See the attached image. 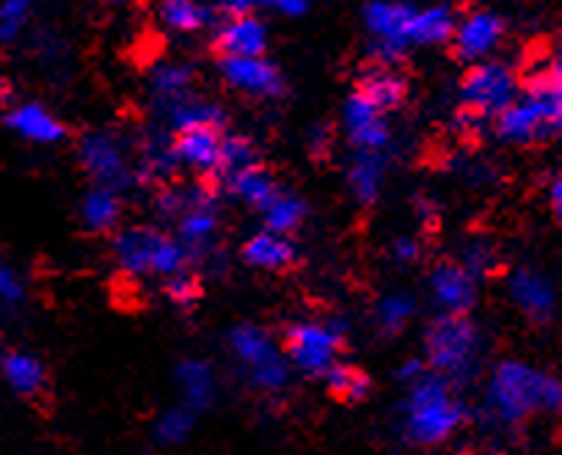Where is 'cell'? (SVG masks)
<instances>
[{"label": "cell", "mask_w": 562, "mask_h": 455, "mask_svg": "<svg viewBox=\"0 0 562 455\" xmlns=\"http://www.w3.org/2000/svg\"><path fill=\"white\" fill-rule=\"evenodd\" d=\"M461 422V406L450 398V389L439 378H422L414 384L408 403V436L416 444H439Z\"/></svg>", "instance_id": "1"}, {"label": "cell", "mask_w": 562, "mask_h": 455, "mask_svg": "<svg viewBox=\"0 0 562 455\" xmlns=\"http://www.w3.org/2000/svg\"><path fill=\"white\" fill-rule=\"evenodd\" d=\"M549 398L554 406L560 400V389L549 381V376H540L524 365H502L496 373L494 400L507 420H521L535 409H543L549 406Z\"/></svg>", "instance_id": "2"}, {"label": "cell", "mask_w": 562, "mask_h": 455, "mask_svg": "<svg viewBox=\"0 0 562 455\" xmlns=\"http://www.w3.org/2000/svg\"><path fill=\"white\" fill-rule=\"evenodd\" d=\"M463 111L472 113L474 119L502 113L507 106H513L518 97V80L510 67L499 62H483L467 69L461 80Z\"/></svg>", "instance_id": "3"}, {"label": "cell", "mask_w": 562, "mask_h": 455, "mask_svg": "<svg viewBox=\"0 0 562 455\" xmlns=\"http://www.w3.org/2000/svg\"><path fill=\"white\" fill-rule=\"evenodd\" d=\"M425 351L439 373H461L477 351V329L463 315H441L425 332Z\"/></svg>", "instance_id": "4"}, {"label": "cell", "mask_w": 562, "mask_h": 455, "mask_svg": "<svg viewBox=\"0 0 562 455\" xmlns=\"http://www.w3.org/2000/svg\"><path fill=\"white\" fill-rule=\"evenodd\" d=\"M560 130V102L516 97L513 106L496 113V133L516 144L543 141Z\"/></svg>", "instance_id": "5"}, {"label": "cell", "mask_w": 562, "mask_h": 455, "mask_svg": "<svg viewBox=\"0 0 562 455\" xmlns=\"http://www.w3.org/2000/svg\"><path fill=\"white\" fill-rule=\"evenodd\" d=\"M284 348L290 359L310 376H326L328 367L334 365V356L342 348V334L334 326H293L284 334Z\"/></svg>", "instance_id": "6"}, {"label": "cell", "mask_w": 562, "mask_h": 455, "mask_svg": "<svg viewBox=\"0 0 562 455\" xmlns=\"http://www.w3.org/2000/svg\"><path fill=\"white\" fill-rule=\"evenodd\" d=\"M505 34V20L494 12H472L450 40V53L458 62H474L494 51Z\"/></svg>", "instance_id": "7"}, {"label": "cell", "mask_w": 562, "mask_h": 455, "mask_svg": "<svg viewBox=\"0 0 562 455\" xmlns=\"http://www.w3.org/2000/svg\"><path fill=\"white\" fill-rule=\"evenodd\" d=\"M226 84L235 89L248 91L254 97H281L284 95V78L279 67L268 58H218Z\"/></svg>", "instance_id": "8"}, {"label": "cell", "mask_w": 562, "mask_h": 455, "mask_svg": "<svg viewBox=\"0 0 562 455\" xmlns=\"http://www.w3.org/2000/svg\"><path fill=\"white\" fill-rule=\"evenodd\" d=\"M265 51H268V31L254 14L229 18V23L213 40V53L218 58H262Z\"/></svg>", "instance_id": "9"}, {"label": "cell", "mask_w": 562, "mask_h": 455, "mask_svg": "<svg viewBox=\"0 0 562 455\" xmlns=\"http://www.w3.org/2000/svg\"><path fill=\"white\" fill-rule=\"evenodd\" d=\"M356 95L370 102L378 113H386L403 108L408 100V80L386 64H372L356 80Z\"/></svg>", "instance_id": "10"}, {"label": "cell", "mask_w": 562, "mask_h": 455, "mask_svg": "<svg viewBox=\"0 0 562 455\" xmlns=\"http://www.w3.org/2000/svg\"><path fill=\"white\" fill-rule=\"evenodd\" d=\"M221 144H224L221 130H213V127L180 130L175 138V146H171V158L193 166V169H199L202 175L218 177Z\"/></svg>", "instance_id": "11"}, {"label": "cell", "mask_w": 562, "mask_h": 455, "mask_svg": "<svg viewBox=\"0 0 562 455\" xmlns=\"http://www.w3.org/2000/svg\"><path fill=\"white\" fill-rule=\"evenodd\" d=\"M434 290L439 296V301L445 303L447 315H469V310L477 301V285H474L472 270L463 268V265L445 263L436 265L434 270Z\"/></svg>", "instance_id": "12"}, {"label": "cell", "mask_w": 562, "mask_h": 455, "mask_svg": "<svg viewBox=\"0 0 562 455\" xmlns=\"http://www.w3.org/2000/svg\"><path fill=\"white\" fill-rule=\"evenodd\" d=\"M414 14V7H403V3H372L367 7V23H370L372 34L381 40V53L386 62L405 51L408 45V20Z\"/></svg>", "instance_id": "13"}, {"label": "cell", "mask_w": 562, "mask_h": 455, "mask_svg": "<svg viewBox=\"0 0 562 455\" xmlns=\"http://www.w3.org/2000/svg\"><path fill=\"white\" fill-rule=\"evenodd\" d=\"M164 232L149 230V226H133L116 237V257L127 274H153L155 246H158Z\"/></svg>", "instance_id": "14"}, {"label": "cell", "mask_w": 562, "mask_h": 455, "mask_svg": "<svg viewBox=\"0 0 562 455\" xmlns=\"http://www.w3.org/2000/svg\"><path fill=\"white\" fill-rule=\"evenodd\" d=\"M243 259L254 268L265 270H290L299 259L293 243L284 241V237H276L270 232H259L251 241L243 246Z\"/></svg>", "instance_id": "15"}, {"label": "cell", "mask_w": 562, "mask_h": 455, "mask_svg": "<svg viewBox=\"0 0 562 455\" xmlns=\"http://www.w3.org/2000/svg\"><path fill=\"white\" fill-rule=\"evenodd\" d=\"M226 182H229V188L243 199V202L251 204V208H257V210H262V213L270 208V202H273V199L281 193L279 182L273 180V175H270L262 164H254V166H248V169L237 171V175H232Z\"/></svg>", "instance_id": "16"}, {"label": "cell", "mask_w": 562, "mask_h": 455, "mask_svg": "<svg viewBox=\"0 0 562 455\" xmlns=\"http://www.w3.org/2000/svg\"><path fill=\"white\" fill-rule=\"evenodd\" d=\"M7 124L18 130L20 135H25V138L40 141V144H53V141L64 135V124L53 119L45 108L36 106V102H25V106L14 108L7 116Z\"/></svg>", "instance_id": "17"}, {"label": "cell", "mask_w": 562, "mask_h": 455, "mask_svg": "<svg viewBox=\"0 0 562 455\" xmlns=\"http://www.w3.org/2000/svg\"><path fill=\"white\" fill-rule=\"evenodd\" d=\"M456 14L447 7L425 9V12L411 14L408 20V45H436V42H450L456 34Z\"/></svg>", "instance_id": "18"}, {"label": "cell", "mask_w": 562, "mask_h": 455, "mask_svg": "<svg viewBox=\"0 0 562 455\" xmlns=\"http://www.w3.org/2000/svg\"><path fill=\"white\" fill-rule=\"evenodd\" d=\"M0 370H3V376H7V381L12 384L18 395L34 398V395L45 392V365L34 356L12 351V354L0 359Z\"/></svg>", "instance_id": "19"}, {"label": "cell", "mask_w": 562, "mask_h": 455, "mask_svg": "<svg viewBox=\"0 0 562 455\" xmlns=\"http://www.w3.org/2000/svg\"><path fill=\"white\" fill-rule=\"evenodd\" d=\"M326 387L328 395H331L337 403L350 406V403H359L370 395L372 389V378L361 370L359 365H345V362H334L326 373Z\"/></svg>", "instance_id": "20"}, {"label": "cell", "mask_w": 562, "mask_h": 455, "mask_svg": "<svg viewBox=\"0 0 562 455\" xmlns=\"http://www.w3.org/2000/svg\"><path fill=\"white\" fill-rule=\"evenodd\" d=\"M218 226L213 208H210L207 199H196V208L186 210L180 221V235H182V248H193V252H202L210 241H213V232Z\"/></svg>", "instance_id": "21"}, {"label": "cell", "mask_w": 562, "mask_h": 455, "mask_svg": "<svg viewBox=\"0 0 562 455\" xmlns=\"http://www.w3.org/2000/svg\"><path fill=\"white\" fill-rule=\"evenodd\" d=\"M306 219V204L301 202L293 193L281 191L279 197L270 202V208L265 210V221H268L270 235H290L301 226V221Z\"/></svg>", "instance_id": "22"}, {"label": "cell", "mask_w": 562, "mask_h": 455, "mask_svg": "<svg viewBox=\"0 0 562 455\" xmlns=\"http://www.w3.org/2000/svg\"><path fill=\"white\" fill-rule=\"evenodd\" d=\"M83 164L91 175L102 177L105 182L116 180L122 175V160H119V152L108 144L105 138H91L83 141Z\"/></svg>", "instance_id": "23"}, {"label": "cell", "mask_w": 562, "mask_h": 455, "mask_svg": "<svg viewBox=\"0 0 562 455\" xmlns=\"http://www.w3.org/2000/svg\"><path fill=\"white\" fill-rule=\"evenodd\" d=\"M259 164L257 160V146L246 135H229L221 144V164H218V177L229 180L237 171L248 169V166Z\"/></svg>", "instance_id": "24"}, {"label": "cell", "mask_w": 562, "mask_h": 455, "mask_svg": "<svg viewBox=\"0 0 562 455\" xmlns=\"http://www.w3.org/2000/svg\"><path fill=\"white\" fill-rule=\"evenodd\" d=\"M213 9L196 7V3H188V0H169L164 3V20L169 29L182 31V34H191V31L204 29V25L213 20Z\"/></svg>", "instance_id": "25"}, {"label": "cell", "mask_w": 562, "mask_h": 455, "mask_svg": "<svg viewBox=\"0 0 562 455\" xmlns=\"http://www.w3.org/2000/svg\"><path fill=\"white\" fill-rule=\"evenodd\" d=\"M83 213H86V224L91 230H111L119 219V199L111 188H100V191H91L89 199L83 204Z\"/></svg>", "instance_id": "26"}, {"label": "cell", "mask_w": 562, "mask_h": 455, "mask_svg": "<svg viewBox=\"0 0 562 455\" xmlns=\"http://www.w3.org/2000/svg\"><path fill=\"white\" fill-rule=\"evenodd\" d=\"M226 116L218 106H210V102H188L177 111V127L191 130V127H224Z\"/></svg>", "instance_id": "27"}, {"label": "cell", "mask_w": 562, "mask_h": 455, "mask_svg": "<svg viewBox=\"0 0 562 455\" xmlns=\"http://www.w3.org/2000/svg\"><path fill=\"white\" fill-rule=\"evenodd\" d=\"M378 177H381V169H378V160H372V158H359L356 169L350 171V182H353L356 193H359L364 202L375 199Z\"/></svg>", "instance_id": "28"}, {"label": "cell", "mask_w": 562, "mask_h": 455, "mask_svg": "<svg viewBox=\"0 0 562 455\" xmlns=\"http://www.w3.org/2000/svg\"><path fill=\"white\" fill-rule=\"evenodd\" d=\"M25 12H29V3H20V0H9L0 7V42H9L20 34Z\"/></svg>", "instance_id": "29"}, {"label": "cell", "mask_w": 562, "mask_h": 455, "mask_svg": "<svg viewBox=\"0 0 562 455\" xmlns=\"http://www.w3.org/2000/svg\"><path fill=\"white\" fill-rule=\"evenodd\" d=\"M516 292L518 298H521L524 303H527V310L535 312L540 307V310H549V290H546V285L540 279H532V276H521V279L516 281Z\"/></svg>", "instance_id": "30"}, {"label": "cell", "mask_w": 562, "mask_h": 455, "mask_svg": "<svg viewBox=\"0 0 562 455\" xmlns=\"http://www.w3.org/2000/svg\"><path fill=\"white\" fill-rule=\"evenodd\" d=\"M166 296L171 298L175 303H180V307H191V303H196V298L202 296V290H199V281L193 279V276H175V279H169V285H166Z\"/></svg>", "instance_id": "31"}, {"label": "cell", "mask_w": 562, "mask_h": 455, "mask_svg": "<svg viewBox=\"0 0 562 455\" xmlns=\"http://www.w3.org/2000/svg\"><path fill=\"white\" fill-rule=\"evenodd\" d=\"M350 138H353V144L361 146V149H381V146L389 141V127L383 124V119H378V122L353 130Z\"/></svg>", "instance_id": "32"}, {"label": "cell", "mask_w": 562, "mask_h": 455, "mask_svg": "<svg viewBox=\"0 0 562 455\" xmlns=\"http://www.w3.org/2000/svg\"><path fill=\"white\" fill-rule=\"evenodd\" d=\"M381 119V113L375 111V108L370 106L367 100H361L359 95H353L348 100V124H350V133L359 127H364V124H372Z\"/></svg>", "instance_id": "33"}, {"label": "cell", "mask_w": 562, "mask_h": 455, "mask_svg": "<svg viewBox=\"0 0 562 455\" xmlns=\"http://www.w3.org/2000/svg\"><path fill=\"white\" fill-rule=\"evenodd\" d=\"M23 298V287H20V279L7 268L0 265V307H14Z\"/></svg>", "instance_id": "34"}, {"label": "cell", "mask_w": 562, "mask_h": 455, "mask_svg": "<svg viewBox=\"0 0 562 455\" xmlns=\"http://www.w3.org/2000/svg\"><path fill=\"white\" fill-rule=\"evenodd\" d=\"M411 315V301L408 298H389L386 303H383V310H381V318L386 326H403L405 321H408Z\"/></svg>", "instance_id": "35"}, {"label": "cell", "mask_w": 562, "mask_h": 455, "mask_svg": "<svg viewBox=\"0 0 562 455\" xmlns=\"http://www.w3.org/2000/svg\"><path fill=\"white\" fill-rule=\"evenodd\" d=\"M188 80H191V73H188V69H166L158 80V89L180 91Z\"/></svg>", "instance_id": "36"}, {"label": "cell", "mask_w": 562, "mask_h": 455, "mask_svg": "<svg viewBox=\"0 0 562 455\" xmlns=\"http://www.w3.org/2000/svg\"><path fill=\"white\" fill-rule=\"evenodd\" d=\"M394 254H397V259H403V263H414V259H419V246H416V241H411V237H400V241L394 243Z\"/></svg>", "instance_id": "37"}, {"label": "cell", "mask_w": 562, "mask_h": 455, "mask_svg": "<svg viewBox=\"0 0 562 455\" xmlns=\"http://www.w3.org/2000/svg\"><path fill=\"white\" fill-rule=\"evenodd\" d=\"M273 7L281 9V12H299V14H304L306 9H310L306 3H273Z\"/></svg>", "instance_id": "38"}, {"label": "cell", "mask_w": 562, "mask_h": 455, "mask_svg": "<svg viewBox=\"0 0 562 455\" xmlns=\"http://www.w3.org/2000/svg\"><path fill=\"white\" fill-rule=\"evenodd\" d=\"M551 199H554V213L560 215V180H557L554 188H551Z\"/></svg>", "instance_id": "39"}]
</instances>
